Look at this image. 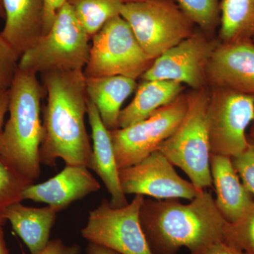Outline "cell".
<instances>
[{
	"instance_id": "obj_1",
	"label": "cell",
	"mask_w": 254,
	"mask_h": 254,
	"mask_svg": "<svg viewBox=\"0 0 254 254\" xmlns=\"http://www.w3.org/2000/svg\"><path fill=\"white\" fill-rule=\"evenodd\" d=\"M42 74L47 93L43 110V138L40 148L41 164L56 165L91 163L92 146L85 125L88 97L83 70H55Z\"/></svg>"
},
{
	"instance_id": "obj_2",
	"label": "cell",
	"mask_w": 254,
	"mask_h": 254,
	"mask_svg": "<svg viewBox=\"0 0 254 254\" xmlns=\"http://www.w3.org/2000/svg\"><path fill=\"white\" fill-rule=\"evenodd\" d=\"M190 201L144 198L140 222L153 254H177L184 247L190 254H208L225 240L227 222L212 193L203 190Z\"/></svg>"
},
{
	"instance_id": "obj_3",
	"label": "cell",
	"mask_w": 254,
	"mask_h": 254,
	"mask_svg": "<svg viewBox=\"0 0 254 254\" xmlns=\"http://www.w3.org/2000/svg\"><path fill=\"white\" fill-rule=\"evenodd\" d=\"M44 91L37 73L18 69L9 88V118L0 136V155L32 181L41 175V103Z\"/></svg>"
},
{
	"instance_id": "obj_4",
	"label": "cell",
	"mask_w": 254,
	"mask_h": 254,
	"mask_svg": "<svg viewBox=\"0 0 254 254\" xmlns=\"http://www.w3.org/2000/svg\"><path fill=\"white\" fill-rule=\"evenodd\" d=\"M210 88L187 94V108L181 123L158 150L174 166L181 169L200 190L213 188L207 111Z\"/></svg>"
},
{
	"instance_id": "obj_5",
	"label": "cell",
	"mask_w": 254,
	"mask_h": 254,
	"mask_svg": "<svg viewBox=\"0 0 254 254\" xmlns=\"http://www.w3.org/2000/svg\"><path fill=\"white\" fill-rule=\"evenodd\" d=\"M90 39L66 1L49 32L20 57L18 69L36 73L83 70L89 58Z\"/></svg>"
},
{
	"instance_id": "obj_6",
	"label": "cell",
	"mask_w": 254,
	"mask_h": 254,
	"mask_svg": "<svg viewBox=\"0 0 254 254\" xmlns=\"http://www.w3.org/2000/svg\"><path fill=\"white\" fill-rule=\"evenodd\" d=\"M92 39L89 58L83 68L86 78L123 76L136 80L153 63L121 15L111 18Z\"/></svg>"
},
{
	"instance_id": "obj_7",
	"label": "cell",
	"mask_w": 254,
	"mask_h": 254,
	"mask_svg": "<svg viewBox=\"0 0 254 254\" xmlns=\"http://www.w3.org/2000/svg\"><path fill=\"white\" fill-rule=\"evenodd\" d=\"M175 0L124 3L121 16L150 60L191 36L195 25Z\"/></svg>"
},
{
	"instance_id": "obj_8",
	"label": "cell",
	"mask_w": 254,
	"mask_h": 254,
	"mask_svg": "<svg viewBox=\"0 0 254 254\" xmlns=\"http://www.w3.org/2000/svg\"><path fill=\"white\" fill-rule=\"evenodd\" d=\"M145 196L135 195L128 204L114 208L102 200L91 210L81 235L88 243L102 246L119 254H153L140 222V209Z\"/></svg>"
},
{
	"instance_id": "obj_9",
	"label": "cell",
	"mask_w": 254,
	"mask_h": 254,
	"mask_svg": "<svg viewBox=\"0 0 254 254\" xmlns=\"http://www.w3.org/2000/svg\"><path fill=\"white\" fill-rule=\"evenodd\" d=\"M209 88L207 123L210 153L234 158L250 144L246 131L254 120V95Z\"/></svg>"
},
{
	"instance_id": "obj_10",
	"label": "cell",
	"mask_w": 254,
	"mask_h": 254,
	"mask_svg": "<svg viewBox=\"0 0 254 254\" xmlns=\"http://www.w3.org/2000/svg\"><path fill=\"white\" fill-rule=\"evenodd\" d=\"M187 108V94L125 128L110 130L119 170L132 166L158 150L181 123Z\"/></svg>"
},
{
	"instance_id": "obj_11",
	"label": "cell",
	"mask_w": 254,
	"mask_h": 254,
	"mask_svg": "<svg viewBox=\"0 0 254 254\" xmlns=\"http://www.w3.org/2000/svg\"><path fill=\"white\" fill-rule=\"evenodd\" d=\"M218 41L198 29L153 61L142 80H166L187 85L194 91L208 87L207 66Z\"/></svg>"
},
{
	"instance_id": "obj_12",
	"label": "cell",
	"mask_w": 254,
	"mask_h": 254,
	"mask_svg": "<svg viewBox=\"0 0 254 254\" xmlns=\"http://www.w3.org/2000/svg\"><path fill=\"white\" fill-rule=\"evenodd\" d=\"M125 194L142 195L158 200H193L204 190L195 187L177 173L173 164L159 150L140 163L119 170Z\"/></svg>"
},
{
	"instance_id": "obj_13",
	"label": "cell",
	"mask_w": 254,
	"mask_h": 254,
	"mask_svg": "<svg viewBox=\"0 0 254 254\" xmlns=\"http://www.w3.org/2000/svg\"><path fill=\"white\" fill-rule=\"evenodd\" d=\"M208 88L254 95V43L252 39L219 41L207 66Z\"/></svg>"
},
{
	"instance_id": "obj_14",
	"label": "cell",
	"mask_w": 254,
	"mask_h": 254,
	"mask_svg": "<svg viewBox=\"0 0 254 254\" xmlns=\"http://www.w3.org/2000/svg\"><path fill=\"white\" fill-rule=\"evenodd\" d=\"M100 187L87 167L66 165L55 177L27 187L22 198L46 203L60 212L73 202L98 191Z\"/></svg>"
},
{
	"instance_id": "obj_15",
	"label": "cell",
	"mask_w": 254,
	"mask_h": 254,
	"mask_svg": "<svg viewBox=\"0 0 254 254\" xmlns=\"http://www.w3.org/2000/svg\"><path fill=\"white\" fill-rule=\"evenodd\" d=\"M88 122L91 127V163L90 168L101 179L111 196L110 203L114 208H122L128 204L126 194L120 184L119 168L110 130L105 127L98 110L91 101L88 103Z\"/></svg>"
},
{
	"instance_id": "obj_16",
	"label": "cell",
	"mask_w": 254,
	"mask_h": 254,
	"mask_svg": "<svg viewBox=\"0 0 254 254\" xmlns=\"http://www.w3.org/2000/svg\"><path fill=\"white\" fill-rule=\"evenodd\" d=\"M210 173L215 204L228 223L237 222L254 200L232 165L231 158L210 155Z\"/></svg>"
},
{
	"instance_id": "obj_17",
	"label": "cell",
	"mask_w": 254,
	"mask_h": 254,
	"mask_svg": "<svg viewBox=\"0 0 254 254\" xmlns=\"http://www.w3.org/2000/svg\"><path fill=\"white\" fill-rule=\"evenodd\" d=\"M5 25L1 34L20 57L43 36L44 0H1Z\"/></svg>"
},
{
	"instance_id": "obj_18",
	"label": "cell",
	"mask_w": 254,
	"mask_h": 254,
	"mask_svg": "<svg viewBox=\"0 0 254 254\" xmlns=\"http://www.w3.org/2000/svg\"><path fill=\"white\" fill-rule=\"evenodd\" d=\"M59 212L49 205L42 208L14 203L4 213L13 230L22 240L31 254H38L50 242L52 228Z\"/></svg>"
},
{
	"instance_id": "obj_19",
	"label": "cell",
	"mask_w": 254,
	"mask_h": 254,
	"mask_svg": "<svg viewBox=\"0 0 254 254\" xmlns=\"http://www.w3.org/2000/svg\"><path fill=\"white\" fill-rule=\"evenodd\" d=\"M185 85L166 80H143L136 95L121 110L118 128H125L148 118L155 111L176 100L183 93Z\"/></svg>"
},
{
	"instance_id": "obj_20",
	"label": "cell",
	"mask_w": 254,
	"mask_h": 254,
	"mask_svg": "<svg viewBox=\"0 0 254 254\" xmlns=\"http://www.w3.org/2000/svg\"><path fill=\"white\" fill-rule=\"evenodd\" d=\"M86 78L88 99L96 107L103 124L109 130L118 128L122 106L136 89V80L123 76Z\"/></svg>"
},
{
	"instance_id": "obj_21",
	"label": "cell",
	"mask_w": 254,
	"mask_h": 254,
	"mask_svg": "<svg viewBox=\"0 0 254 254\" xmlns=\"http://www.w3.org/2000/svg\"><path fill=\"white\" fill-rule=\"evenodd\" d=\"M254 33V0H220L219 41L252 39Z\"/></svg>"
},
{
	"instance_id": "obj_22",
	"label": "cell",
	"mask_w": 254,
	"mask_h": 254,
	"mask_svg": "<svg viewBox=\"0 0 254 254\" xmlns=\"http://www.w3.org/2000/svg\"><path fill=\"white\" fill-rule=\"evenodd\" d=\"M75 16L92 38L115 16L121 14V0H67Z\"/></svg>"
},
{
	"instance_id": "obj_23",
	"label": "cell",
	"mask_w": 254,
	"mask_h": 254,
	"mask_svg": "<svg viewBox=\"0 0 254 254\" xmlns=\"http://www.w3.org/2000/svg\"><path fill=\"white\" fill-rule=\"evenodd\" d=\"M33 184L0 155V225L6 223L4 213L8 207L22 201L23 191Z\"/></svg>"
},
{
	"instance_id": "obj_24",
	"label": "cell",
	"mask_w": 254,
	"mask_h": 254,
	"mask_svg": "<svg viewBox=\"0 0 254 254\" xmlns=\"http://www.w3.org/2000/svg\"><path fill=\"white\" fill-rule=\"evenodd\" d=\"M195 26L208 37L220 26V0H175Z\"/></svg>"
},
{
	"instance_id": "obj_25",
	"label": "cell",
	"mask_w": 254,
	"mask_h": 254,
	"mask_svg": "<svg viewBox=\"0 0 254 254\" xmlns=\"http://www.w3.org/2000/svg\"><path fill=\"white\" fill-rule=\"evenodd\" d=\"M225 241L244 254H254V200L237 222H227Z\"/></svg>"
},
{
	"instance_id": "obj_26",
	"label": "cell",
	"mask_w": 254,
	"mask_h": 254,
	"mask_svg": "<svg viewBox=\"0 0 254 254\" xmlns=\"http://www.w3.org/2000/svg\"><path fill=\"white\" fill-rule=\"evenodd\" d=\"M20 55L0 32V91L9 89L18 69Z\"/></svg>"
},
{
	"instance_id": "obj_27",
	"label": "cell",
	"mask_w": 254,
	"mask_h": 254,
	"mask_svg": "<svg viewBox=\"0 0 254 254\" xmlns=\"http://www.w3.org/2000/svg\"><path fill=\"white\" fill-rule=\"evenodd\" d=\"M231 160L242 183L254 198V141L250 142L242 153Z\"/></svg>"
},
{
	"instance_id": "obj_28",
	"label": "cell",
	"mask_w": 254,
	"mask_h": 254,
	"mask_svg": "<svg viewBox=\"0 0 254 254\" xmlns=\"http://www.w3.org/2000/svg\"><path fill=\"white\" fill-rule=\"evenodd\" d=\"M67 0H44L43 36L49 32L60 8Z\"/></svg>"
},
{
	"instance_id": "obj_29",
	"label": "cell",
	"mask_w": 254,
	"mask_h": 254,
	"mask_svg": "<svg viewBox=\"0 0 254 254\" xmlns=\"http://www.w3.org/2000/svg\"><path fill=\"white\" fill-rule=\"evenodd\" d=\"M38 254H81V248L77 245H66L61 240H53Z\"/></svg>"
},
{
	"instance_id": "obj_30",
	"label": "cell",
	"mask_w": 254,
	"mask_h": 254,
	"mask_svg": "<svg viewBox=\"0 0 254 254\" xmlns=\"http://www.w3.org/2000/svg\"><path fill=\"white\" fill-rule=\"evenodd\" d=\"M9 89L0 91V136L3 131L5 115L9 112Z\"/></svg>"
},
{
	"instance_id": "obj_31",
	"label": "cell",
	"mask_w": 254,
	"mask_h": 254,
	"mask_svg": "<svg viewBox=\"0 0 254 254\" xmlns=\"http://www.w3.org/2000/svg\"><path fill=\"white\" fill-rule=\"evenodd\" d=\"M208 254H244L235 247L224 240L213 247Z\"/></svg>"
},
{
	"instance_id": "obj_32",
	"label": "cell",
	"mask_w": 254,
	"mask_h": 254,
	"mask_svg": "<svg viewBox=\"0 0 254 254\" xmlns=\"http://www.w3.org/2000/svg\"><path fill=\"white\" fill-rule=\"evenodd\" d=\"M87 254H119L110 249L105 248L102 246L88 243L86 248Z\"/></svg>"
},
{
	"instance_id": "obj_33",
	"label": "cell",
	"mask_w": 254,
	"mask_h": 254,
	"mask_svg": "<svg viewBox=\"0 0 254 254\" xmlns=\"http://www.w3.org/2000/svg\"><path fill=\"white\" fill-rule=\"evenodd\" d=\"M0 254H9L4 239L3 225H0Z\"/></svg>"
},
{
	"instance_id": "obj_34",
	"label": "cell",
	"mask_w": 254,
	"mask_h": 254,
	"mask_svg": "<svg viewBox=\"0 0 254 254\" xmlns=\"http://www.w3.org/2000/svg\"><path fill=\"white\" fill-rule=\"evenodd\" d=\"M0 18L5 19V11L1 0H0Z\"/></svg>"
},
{
	"instance_id": "obj_35",
	"label": "cell",
	"mask_w": 254,
	"mask_h": 254,
	"mask_svg": "<svg viewBox=\"0 0 254 254\" xmlns=\"http://www.w3.org/2000/svg\"><path fill=\"white\" fill-rule=\"evenodd\" d=\"M124 3L141 2V1H154V0H121Z\"/></svg>"
},
{
	"instance_id": "obj_36",
	"label": "cell",
	"mask_w": 254,
	"mask_h": 254,
	"mask_svg": "<svg viewBox=\"0 0 254 254\" xmlns=\"http://www.w3.org/2000/svg\"><path fill=\"white\" fill-rule=\"evenodd\" d=\"M250 136H251V138H252V139H253L254 141V120L253 121V123H252V125H251Z\"/></svg>"
},
{
	"instance_id": "obj_37",
	"label": "cell",
	"mask_w": 254,
	"mask_h": 254,
	"mask_svg": "<svg viewBox=\"0 0 254 254\" xmlns=\"http://www.w3.org/2000/svg\"><path fill=\"white\" fill-rule=\"evenodd\" d=\"M252 41H253V43H254V33L253 36H252Z\"/></svg>"
}]
</instances>
